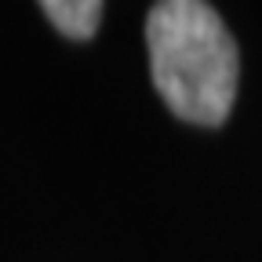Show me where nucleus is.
<instances>
[{
  "label": "nucleus",
  "mask_w": 262,
  "mask_h": 262,
  "mask_svg": "<svg viewBox=\"0 0 262 262\" xmlns=\"http://www.w3.org/2000/svg\"><path fill=\"white\" fill-rule=\"evenodd\" d=\"M153 84L175 117L219 127L237 98V44L201 0H160L146 18Z\"/></svg>",
  "instance_id": "1"
},
{
  "label": "nucleus",
  "mask_w": 262,
  "mask_h": 262,
  "mask_svg": "<svg viewBox=\"0 0 262 262\" xmlns=\"http://www.w3.org/2000/svg\"><path fill=\"white\" fill-rule=\"evenodd\" d=\"M40 11L48 15V22L70 40H91L102 22V4L98 0H44Z\"/></svg>",
  "instance_id": "2"
}]
</instances>
